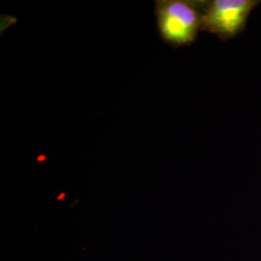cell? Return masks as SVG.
Here are the masks:
<instances>
[{"instance_id": "7a4b0ae2", "label": "cell", "mask_w": 261, "mask_h": 261, "mask_svg": "<svg viewBox=\"0 0 261 261\" xmlns=\"http://www.w3.org/2000/svg\"><path fill=\"white\" fill-rule=\"evenodd\" d=\"M259 3L256 0L206 1L201 30L223 41L236 37L244 30L252 10Z\"/></svg>"}, {"instance_id": "6da1fadb", "label": "cell", "mask_w": 261, "mask_h": 261, "mask_svg": "<svg viewBox=\"0 0 261 261\" xmlns=\"http://www.w3.org/2000/svg\"><path fill=\"white\" fill-rule=\"evenodd\" d=\"M206 1L159 0L155 15L163 40L173 47L192 44L202 27Z\"/></svg>"}]
</instances>
